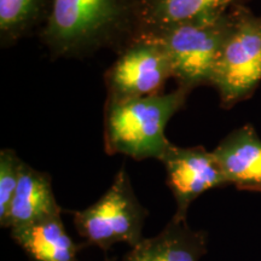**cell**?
Listing matches in <instances>:
<instances>
[{"mask_svg": "<svg viewBox=\"0 0 261 261\" xmlns=\"http://www.w3.org/2000/svg\"><path fill=\"white\" fill-rule=\"evenodd\" d=\"M138 27V0H51L39 35L55 60L85 58L104 48L119 52Z\"/></svg>", "mask_w": 261, "mask_h": 261, "instance_id": "6da1fadb", "label": "cell"}, {"mask_svg": "<svg viewBox=\"0 0 261 261\" xmlns=\"http://www.w3.org/2000/svg\"><path fill=\"white\" fill-rule=\"evenodd\" d=\"M191 92L178 87L168 93L107 99L104 104L103 139L108 155H125L136 161H161L172 146L165 135L169 120L187 104Z\"/></svg>", "mask_w": 261, "mask_h": 261, "instance_id": "7a4b0ae2", "label": "cell"}, {"mask_svg": "<svg viewBox=\"0 0 261 261\" xmlns=\"http://www.w3.org/2000/svg\"><path fill=\"white\" fill-rule=\"evenodd\" d=\"M231 27V11L212 18L194 19L160 29L154 35L171 61L177 86L192 92L212 86L214 71Z\"/></svg>", "mask_w": 261, "mask_h": 261, "instance_id": "3957f363", "label": "cell"}, {"mask_svg": "<svg viewBox=\"0 0 261 261\" xmlns=\"http://www.w3.org/2000/svg\"><path fill=\"white\" fill-rule=\"evenodd\" d=\"M261 84V14L248 5L231 10V27L215 68L212 87L220 107L231 109L253 97Z\"/></svg>", "mask_w": 261, "mask_h": 261, "instance_id": "277c9868", "label": "cell"}, {"mask_svg": "<svg viewBox=\"0 0 261 261\" xmlns=\"http://www.w3.org/2000/svg\"><path fill=\"white\" fill-rule=\"evenodd\" d=\"M148 215L122 166L106 194L90 207L74 212L73 220L86 244L108 250L116 243L137 246L144 238L143 227Z\"/></svg>", "mask_w": 261, "mask_h": 261, "instance_id": "5b68a950", "label": "cell"}, {"mask_svg": "<svg viewBox=\"0 0 261 261\" xmlns=\"http://www.w3.org/2000/svg\"><path fill=\"white\" fill-rule=\"evenodd\" d=\"M116 54L103 77L107 99L126 100L163 93L173 71L166 48L158 38L138 33Z\"/></svg>", "mask_w": 261, "mask_h": 261, "instance_id": "8992f818", "label": "cell"}, {"mask_svg": "<svg viewBox=\"0 0 261 261\" xmlns=\"http://www.w3.org/2000/svg\"><path fill=\"white\" fill-rule=\"evenodd\" d=\"M161 162L167 174L166 182L177 204L174 215L181 219H187L191 203L202 194L228 185L213 151L201 145L181 148L172 144Z\"/></svg>", "mask_w": 261, "mask_h": 261, "instance_id": "52a82bcc", "label": "cell"}, {"mask_svg": "<svg viewBox=\"0 0 261 261\" xmlns=\"http://www.w3.org/2000/svg\"><path fill=\"white\" fill-rule=\"evenodd\" d=\"M228 185L261 192V138L253 125L233 129L212 150Z\"/></svg>", "mask_w": 261, "mask_h": 261, "instance_id": "ba28073f", "label": "cell"}, {"mask_svg": "<svg viewBox=\"0 0 261 261\" xmlns=\"http://www.w3.org/2000/svg\"><path fill=\"white\" fill-rule=\"evenodd\" d=\"M208 233L194 230L187 219L173 215L165 228L151 238H143L122 261H200L207 253Z\"/></svg>", "mask_w": 261, "mask_h": 261, "instance_id": "9c48e42d", "label": "cell"}, {"mask_svg": "<svg viewBox=\"0 0 261 261\" xmlns=\"http://www.w3.org/2000/svg\"><path fill=\"white\" fill-rule=\"evenodd\" d=\"M61 214L50 175L23 162L8 218L2 227L12 230Z\"/></svg>", "mask_w": 261, "mask_h": 261, "instance_id": "30bf717a", "label": "cell"}, {"mask_svg": "<svg viewBox=\"0 0 261 261\" xmlns=\"http://www.w3.org/2000/svg\"><path fill=\"white\" fill-rule=\"evenodd\" d=\"M250 2L252 0H138V33H154L182 22L218 17Z\"/></svg>", "mask_w": 261, "mask_h": 261, "instance_id": "8fae6325", "label": "cell"}, {"mask_svg": "<svg viewBox=\"0 0 261 261\" xmlns=\"http://www.w3.org/2000/svg\"><path fill=\"white\" fill-rule=\"evenodd\" d=\"M11 238L33 261H79L84 247L69 236L61 215L12 228Z\"/></svg>", "mask_w": 261, "mask_h": 261, "instance_id": "7c38bea8", "label": "cell"}, {"mask_svg": "<svg viewBox=\"0 0 261 261\" xmlns=\"http://www.w3.org/2000/svg\"><path fill=\"white\" fill-rule=\"evenodd\" d=\"M51 0H0V45L14 46L35 28L42 27Z\"/></svg>", "mask_w": 261, "mask_h": 261, "instance_id": "4fadbf2b", "label": "cell"}, {"mask_svg": "<svg viewBox=\"0 0 261 261\" xmlns=\"http://www.w3.org/2000/svg\"><path fill=\"white\" fill-rule=\"evenodd\" d=\"M23 162L14 149L0 150V225L8 218Z\"/></svg>", "mask_w": 261, "mask_h": 261, "instance_id": "5bb4252c", "label": "cell"}, {"mask_svg": "<svg viewBox=\"0 0 261 261\" xmlns=\"http://www.w3.org/2000/svg\"><path fill=\"white\" fill-rule=\"evenodd\" d=\"M104 261H115V259H107V260H104Z\"/></svg>", "mask_w": 261, "mask_h": 261, "instance_id": "9a60e30c", "label": "cell"}]
</instances>
